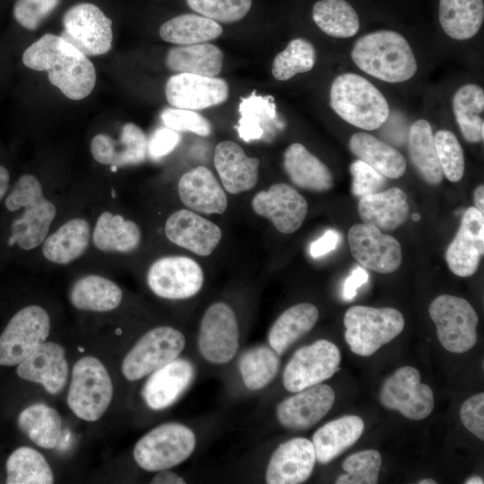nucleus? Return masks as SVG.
<instances>
[{
	"mask_svg": "<svg viewBox=\"0 0 484 484\" xmlns=\"http://www.w3.org/2000/svg\"><path fill=\"white\" fill-rule=\"evenodd\" d=\"M22 63L47 72L50 83L73 100L88 97L96 84L92 62L58 35H42L24 51Z\"/></svg>",
	"mask_w": 484,
	"mask_h": 484,
	"instance_id": "obj_1",
	"label": "nucleus"
},
{
	"mask_svg": "<svg viewBox=\"0 0 484 484\" xmlns=\"http://www.w3.org/2000/svg\"><path fill=\"white\" fill-rule=\"evenodd\" d=\"M5 208L21 213L10 226L9 246L24 251L39 247L56 220V203L45 194L41 181L33 174L22 175L4 200Z\"/></svg>",
	"mask_w": 484,
	"mask_h": 484,
	"instance_id": "obj_2",
	"label": "nucleus"
},
{
	"mask_svg": "<svg viewBox=\"0 0 484 484\" xmlns=\"http://www.w3.org/2000/svg\"><path fill=\"white\" fill-rule=\"evenodd\" d=\"M351 58L360 70L387 82H405L417 71L411 46L393 30H378L359 38Z\"/></svg>",
	"mask_w": 484,
	"mask_h": 484,
	"instance_id": "obj_3",
	"label": "nucleus"
},
{
	"mask_svg": "<svg viewBox=\"0 0 484 484\" xmlns=\"http://www.w3.org/2000/svg\"><path fill=\"white\" fill-rule=\"evenodd\" d=\"M330 105L343 120L368 131L379 128L390 113L381 91L364 77L351 73L334 79L330 91Z\"/></svg>",
	"mask_w": 484,
	"mask_h": 484,
	"instance_id": "obj_4",
	"label": "nucleus"
},
{
	"mask_svg": "<svg viewBox=\"0 0 484 484\" xmlns=\"http://www.w3.org/2000/svg\"><path fill=\"white\" fill-rule=\"evenodd\" d=\"M343 324L344 338L350 350L369 357L402 332L404 318L393 307L353 306L346 311Z\"/></svg>",
	"mask_w": 484,
	"mask_h": 484,
	"instance_id": "obj_5",
	"label": "nucleus"
},
{
	"mask_svg": "<svg viewBox=\"0 0 484 484\" xmlns=\"http://www.w3.org/2000/svg\"><path fill=\"white\" fill-rule=\"evenodd\" d=\"M113 397L109 374L97 358L86 356L73 366L67 394V404L78 418L86 421L99 419Z\"/></svg>",
	"mask_w": 484,
	"mask_h": 484,
	"instance_id": "obj_6",
	"label": "nucleus"
},
{
	"mask_svg": "<svg viewBox=\"0 0 484 484\" xmlns=\"http://www.w3.org/2000/svg\"><path fill=\"white\" fill-rule=\"evenodd\" d=\"M195 445V435L191 428L180 423H165L142 436L133 454L142 469L160 471L185 462Z\"/></svg>",
	"mask_w": 484,
	"mask_h": 484,
	"instance_id": "obj_7",
	"label": "nucleus"
},
{
	"mask_svg": "<svg viewBox=\"0 0 484 484\" xmlns=\"http://www.w3.org/2000/svg\"><path fill=\"white\" fill-rule=\"evenodd\" d=\"M430 318L441 345L453 353H464L477 341L479 316L464 298L443 294L429 305Z\"/></svg>",
	"mask_w": 484,
	"mask_h": 484,
	"instance_id": "obj_8",
	"label": "nucleus"
},
{
	"mask_svg": "<svg viewBox=\"0 0 484 484\" xmlns=\"http://www.w3.org/2000/svg\"><path fill=\"white\" fill-rule=\"evenodd\" d=\"M50 327L49 315L42 307L20 309L0 334V365L17 366L26 359L46 341Z\"/></svg>",
	"mask_w": 484,
	"mask_h": 484,
	"instance_id": "obj_9",
	"label": "nucleus"
},
{
	"mask_svg": "<svg viewBox=\"0 0 484 484\" xmlns=\"http://www.w3.org/2000/svg\"><path fill=\"white\" fill-rule=\"evenodd\" d=\"M62 24L59 36L86 56L104 55L112 48V21L92 3L72 5L64 13Z\"/></svg>",
	"mask_w": 484,
	"mask_h": 484,
	"instance_id": "obj_10",
	"label": "nucleus"
},
{
	"mask_svg": "<svg viewBox=\"0 0 484 484\" xmlns=\"http://www.w3.org/2000/svg\"><path fill=\"white\" fill-rule=\"evenodd\" d=\"M186 345L183 333L170 326H158L144 333L125 355L122 373L136 381L178 358Z\"/></svg>",
	"mask_w": 484,
	"mask_h": 484,
	"instance_id": "obj_11",
	"label": "nucleus"
},
{
	"mask_svg": "<svg viewBox=\"0 0 484 484\" xmlns=\"http://www.w3.org/2000/svg\"><path fill=\"white\" fill-rule=\"evenodd\" d=\"M146 283L157 297L169 300L186 299L203 288L201 265L185 255H164L155 259L146 272Z\"/></svg>",
	"mask_w": 484,
	"mask_h": 484,
	"instance_id": "obj_12",
	"label": "nucleus"
},
{
	"mask_svg": "<svg viewBox=\"0 0 484 484\" xmlns=\"http://www.w3.org/2000/svg\"><path fill=\"white\" fill-rule=\"evenodd\" d=\"M341 354L332 341L320 339L298 349L287 363L282 382L285 389L297 393L319 385L338 370Z\"/></svg>",
	"mask_w": 484,
	"mask_h": 484,
	"instance_id": "obj_13",
	"label": "nucleus"
},
{
	"mask_svg": "<svg viewBox=\"0 0 484 484\" xmlns=\"http://www.w3.org/2000/svg\"><path fill=\"white\" fill-rule=\"evenodd\" d=\"M418 369L411 366L398 368L380 387L379 401L386 409L399 411L412 420H421L434 409L432 389L420 383Z\"/></svg>",
	"mask_w": 484,
	"mask_h": 484,
	"instance_id": "obj_14",
	"label": "nucleus"
},
{
	"mask_svg": "<svg viewBox=\"0 0 484 484\" xmlns=\"http://www.w3.org/2000/svg\"><path fill=\"white\" fill-rule=\"evenodd\" d=\"M198 350L207 361L224 364L236 355L239 346V330L236 315L225 302H214L203 313L200 322Z\"/></svg>",
	"mask_w": 484,
	"mask_h": 484,
	"instance_id": "obj_15",
	"label": "nucleus"
},
{
	"mask_svg": "<svg viewBox=\"0 0 484 484\" xmlns=\"http://www.w3.org/2000/svg\"><path fill=\"white\" fill-rule=\"evenodd\" d=\"M348 242L352 256L366 269L391 273L402 264V247L398 240L375 226L353 225L348 232Z\"/></svg>",
	"mask_w": 484,
	"mask_h": 484,
	"instance_id": "obj_16",
	"label": "nucleus"
},
{
	"mask_svg": "<svg viewBox=\"0 0 484 484\" xmlns=\"http://www.w3.org/2000/svg\"><path fill=\"white\" fill-rule=\"evenodd\" d=\"M251 207L256 215L270 220L282 234L298 230L308 210L305 197L285 183H276L257 192L252 198Z\"/></svg>",
	"mask_w": 484,
	"mask_h": 484,
	"instance_id": "obj_17",
	"label": "nucleus"
},
{
	"mask_svg": "<svg viewBox=\"0 0 484 484\" xmlns=\"http://www.w3.org/2000/svg\"><path fill=\"white\" fill-rule=\"evenodd\" d=\"M168 240L199 256H208L219 246L222 232L214 222L187 208L173 212L164 223Z\"/></svg>",
	"mask_w": 484,
	"mask_h": 484,
	"instance_id": "obj_18",
	"label": "nucleus"
},
{
	"mask_svg": "<svg viewBox=\"0 0 484 484\" xmlns=\"http://www.w3.org/2000/svg\"><path fill=\"white\" fill-rule=\"evenodd\" d=\"M165 95L174 108L200 110L225 102L229 86L215 76L177 73L167 81Z\"/></svg>",
	"mask_w": 484,
	"mask_h": 484,
	"instance_id": "obj_19",
	"label": "nucleus"
},
{
	"mask_svg": "<svg viewBox=\"0 0 484 484\" xmlns=\"http://www.w3.org/2000/svg\"><path fill=\"white\" fill-rule=\"evenodd\" d=\"M147 144L145 133L137 125L126 123L117 139L108 134H97L91 141L90 151L95 161L116 171L143 162L148 156Z\"/></svg>",
	"mask_w": 484,
	"mask_h": 484,
	"instance_id": "obj_20",
	"label": "nucleus"
},
{
	"mask_svg": "<svg viewBox=\"0 0 484 484\" xmlns=\"http://www.w3.org/2000/svg\"><path fill=\"white\" fill-rule=\"evenodd\" d=\"M484 253V214L469 207L462 215L458 231L450 243L445 260L450 271L459 277L473 275Z\"/></svg>",
	"mask_w": 484,
	"mask_h": 484,
	"instance_id": "obj_21",
	"label": "nucleus"
},
{
	"mask_svg": "<svg viewBox=\"0 0 484 484\" xmlns=\"http://www.w3.org/2000/svg\"><path fill=\"white\" fill-rule=\"evenodd\" d=\"M334 401L335 393L331 386L315 385L281 402L276 408V416L280 424L288 429H307L330 411Z\"/></svg>",
	"mask_w": 484,
	"mask_h": 484,
	"instance_id": "obj_22",
	"label": "nucleus"
},
{
	"mask_svg": "<svg viewBox=\"0 0 484 484\" xmlns=\"http://www.w3.org/2000/svg\"><path fill=\"white\" fill-rule=\"evenodd\" d=\"M316 462L312 441L295 437L281 444L272 454L265 472L268 484H298L313 472Z\"/></svg>",
	"mask_w": 484,
	"mask_h": 484,
	"instance_id": "obj_23",
	"label": "nucleus"
},
{
	"mask_svg": "<svg viewBox=\"0 0 484 484\" xmlns=\"http://www.w3.org/2000/svg\"><path fill=\"white\" fill-rule=\"evenodd\" d=\"M177 194L186 208L200 214H222L228 207L226 191L204 166L191 169L181 176Z\"/></svg>",
	"mask_w": 484,
	"mask_h": 484,
	"instance_id": "obj_24",
	"label": "nucleus"
},
{
	"mask_svg": "<svg viewBox=\"0 0 484 484\" xmlns=\"http://www.w3.org/2000/svg\"><path fill=\"white\" fill-rule=\"evenodd\" d=\"M213 163L226 193L239 194L255 187L260 160L246 155L237 143L225 140L214 150Z\"/></svg>",
	"mask_w": 484,
	"mask_h": 484,
	"instance_id": "obj_25",
	"label": "nucleus"
},
{
	"mask_svg": "<svg viewBox=\"0 0 484 484\" xmlns=\"http://www.w3.org/2000/svg\"><path fill=\"white\" fill-rule=\"evenodd\" d=\"M143 242L141 227L133 220L112 210L102 211L91 228V245L107 255H129Z\"/></svg>",
	"mask_w": 484,
	"mask_h": 484,
	"instance_id": "obj_26",
	"label": "nucleus"
},
{
	"mask_svg": "<svg viewBox=\"0 0 484 484\" xmlns=\"http://www.w3.org/2000/svg\"><path fill=\"white\" fill-rule=\"evenodd\" d=\"M194 367L187 359H175L150 374L142 390L149 408L164 410L184 393L194 377Z\"/></svg>",
	"mask_w": 484,
	"mask_h": 484,
	"instance_id": "obj_27",
	"label": "nucleus"
},
{
	"mask_svg": "<svg viewBox=\"0 0 484 484\" xmlns=\"http://www.w3.org/2000/svg\"><path fill=\"white\" fill-rule=\"evenodd\" d=\"M16 371L21 378L40 384L50 394H57L68 378L65 351L58 343L45 341L18 365Z\"/></svg>",
	"mask_w": 484,
	"mask_h": 484,
	"instance_id": "obj_28",
	"label": "nucleus"
},
{
	"mask_svg": "<svg viewBox=\"0 0 484 484\" xmlns=\"http://www.w3.org/2000/svg\"><path fill=\"white\" fill-rule=\"evenodd\" d=\"M92 224L83 216L72 217L51 230L40 245L43 257L56 265H68L87 252Z\"/></svg>",
	"mask_w": 484,
	"mask_h": 484,
	"instance_id": "obj_29",
	"label": "nucleus"
},
{
	"mask_svg": "<svg viewBox=\"0 0 484 484\" xmlns=\"http://www.w3.org/2000/svg\"><path fill=\"white\" fill-rule=\"evenodd\" d=\"M358 211L363 223L392 231L407 220L410 207L406 194L391 187L359 198Z\"/></svg>",
	"mask_w": 484,
	"mask_h": 484,
	"instance_id": "obj_30",
	"label": "nucleus"
},
{
	"mask_svg": "<svg viewBox=\"0 0 484 484\" xmlns=\"http://www.w3.org/2000/svg\"><path fill=\"white\" fill-rule=\"evenodd\" d=\"M283 167L290 181L300 188L324 192L333 186L328 167L299 143H294L286 149Z\"/></svg>",
	"mask_w": 484,
	"mask_h": 484,
	"instance_id": "obj_31",
	"label": "nucleus"
},
{
	"mask_svg": "<svg viewBox=\"0 0 484 484\" xmlns=\"http://www.w3.org/2000/svg\"><path fill=\"white\" fill-rule=\"evenodd\" d=\"M68 297L73 307L78 310L109 312L120 306L123 291L112 280L89 273L73 282Z\"/></svg>",
	"mask_w": 484,
	"mask_h": 484,
	"instance_id": "obj_32",
	"label": "nucleus"
},
{
	"mask_svg": "<svg viewBox=\"0 0 484 484\" xmlns=\"http://www.w3.org/2000/svg\"><path fill=\"white\" fill-rule=\"evenodd\" d=\"M363 419L357 415H346L329 421L313 435L312 443L316 461L327 464L353 445L363 433Z\"/></svg>",
	"mask_w": 484,
	"mask_h": 484,
	"instance_id": "obj_33",
	"label": "nucleus"
},
{
	"mask_svg": "<svg viewBox=\"0 0 484 484\" xmlns=\"http://www.w3.org/2000/svg\"><path fill=\"white\" fill-rule=\"evenodd\" d=\"M319 317L318 308L311 303H298L287 308L275 320L268 333L270 347L282 355L292 344L310 332Z\"/></svg>",
	"mask_w": 484,
	"mask_h": 484,
	"instance_id": "obj_34",
	"label": "nucleus"
},
{
	"mask_svg": "<svg viewBox=\"0 0 484 484\" xmlns=\"http://www.w3.org/2000/svg\"><path fill=\"white\" fill-rule=\"evenodd\" d=\"M165 64L177 73L216 76L222 69L223 53L213 44L178 45L169 49Z\"/></svg>",
	"mask_w": 484,
	"mask_h": 484,
	"instance_id": "obj_35",
	"label": "nucleus"
},
{
	"mask_svg": "<svg viewBox=\"0 0 484 484\" xmlns=\"http://www.w3.org/2000/svg\"><path fill=\"white\" fill-rule=\"evenodd\" d=\"M350 150L380 174L389 178H399L405 173V158L393 147L372 134L359 132L350 139Z\"/></svg>",
	"mask_w": 484,
	"mask_h": 484,
	"instance_id": "obj_36",
	"label": "nucleus"
},
{
	"mask_svg": "<svg viewBox=\"0 0 484 484\" xmlns=\"http://www.w3.org/2000/svg\"><path fill=\"white\" fill-rule=\"evenodd\" d=\"M439 22L452 39L463 40L480 30L484 20L483 0H440Z\"/></svg>",
	"mask_w": 484,
	"mask_h": 484,
	"instance_id": "obj_37",
	"label": "nucleus"
},
{
	"mask_svg": "<svg viewBox=\"0 0 484 484\" xmlns=\"http://www.w3.org/2000/svg\"><path fill=\"white\" fill-rule=\"evenodd\" d=\"M238 130L245 141L260 139L264 133L283 125L272 96H261L255 91L241 98Z\"/></svg>",
	"mask_w": 484,
	"mask_h": 484,
	"instance_id": "obj_38",
	"label": "nucleus"
},
{
	"mask_svg": "<svg viewBox=\"0 0 484 484\" xmlns=\"http://www.w3.org/2000/svg\"><path fill=\"white\" fill-rule=\"evenodd\" d=\"M408 149L411 160L421 177L429 185H438L443 180L434 134L428 121L416 120L409 132Z\"/></svg>",
	"mask_w": 484,
	"mask_h": 484,
	"instance_id": "obj_39",
	"label": "nucleus"
},
{
	"mask_svg": "<svg viewBox=\"0 0 484 484\" xmlns=\"http://www.w3.org/2000/svg\"><path fill=\"white\" fill-rule=\"evenodd\" d=\"M159 33L166 42L192 45L217 39L222 33V27L205 16L184 13L165 22Z\"/></svg>",
	"mask_w": 484,
	"mask_h": 484,
	"instance_id": "obj_40",
	"label": "nucleus"
},
{
	"mask_svg": "<svg viewBox=\"0 0 484 484\" xmlns=\"http://www.w3.org/2000/svg\"><path fill=\"white\" fill-rule=\"evenodd\" d=\"M453 110L463 138L480 143L484 138V91L469 83L461 87L453 98Z\"/></svg>",
	"mask_w": 484,
	"mask_h": 484,
	"instance_id": "obj_41",
	"label": "nucleus"
},
{
	"mask_svg": "<svg viewBox=\"0 0 484 484\" xmlns=\"http://www.w3.org/2000/svg\"><path fill=\"white\" fill-rule=\"evenodd\" d=\"M19 428L37 445L51 449L61 436L62 419L52 407L44 403L32 404L18 416Z\"/></svg>",
	"mask_w": 484,
	"mask_h": 484,
	"instance_id": "obj_42",
	"label": "nucleus"
},
{
	"mask_svg": "<svg viewBox=\"0 0 484 484\" xmlns=\"http://www.w3.org/2000/svg\"><path fill=\"white\" fill-rule=\"evenodd\" d=\"M313 20L325 34L333 38H350L359 30V19L345 0H319L313 6Z\"/></svg>",
	"mask_w": 484,
	"mask_h": 484,
	"instance_id": "obj_43",
	"label": "nucleus"
},
{
	"mask_svg": "<svg viewBox=\"0 0 484 484\" xmlns=\"http://www.w3.org/2000/svg\"><path fill=\"white\" fill-rule=\"evenodd\" d=\"M7 484H51L53 471L45 457L37 450L22 446L6 462Z\"/></svg>",
	"mask_w": 484,
	"mask_h": 484,
	"instance_id": "obj_44",
	"label": "nucleus"
},
{
	"mask_svg": "<svg viewBox=\"0 0 484 484\" xmlns=\"http://www.w3.org/2000/svg\"><path fill=\"white\" fill-rule=\"evenodd\" d=\"M238 367L246 387L255 391L265 387L276 376L280 358L271 347L258 345L243 353Z\"/></svg>",
	"mask_w": 484,
	"mask_h": 484,
	"instance_id": "obj_45",
	"label": "nucleus"
},
{
	"mask_svg": "<svg viewBox=\"0 0 484 484\" xmlns=\"http://www.w3.org/2000/svg\"><path fill=\"white\" fill-rule=\"evenodd\" d=\"M315 57V49L310 41L294 39L274 57L272 73L278 81H287L297 73L312 70Z\"/></svg>",
	"mask_w": 484,
	"mask_h": 484,
	"instance_id": "obj_46",
	"label": "nucleus"
},
{
	"mask_svg": "<svg viewBox=\"0 0 484 484\" xmlns=\"http://www.w3.org/2000/svg\"><path fill=\"white\" fill-rule=\"evenodd\" d=\"M382 457L378 451L368 449L354 453L342 462L346 472L340 475L336 484H376L378 482Z\"/></svg>",
	"mask_w": 484,
	"mask_h": 484,
	"instance_id": "obj_47",
	"label": "nucleus"
},
{
	"mask_svg": "<svg viewBox=\"0 0 484 484\" xmlns=\"http://www.w3.org/2000/svg\"><path fill=\"white\" fill-rule=\"evenodd\" d=\"M434 140L443 175L451 182H459L464 174V154L458 139L448 130H439Z\"/></svg>",
	"mask_w": 484,
	"mask_h": 484,
	"instance_id": "obj_48",
	"label": "nucleus"
},
{
	"mask_svg": "<svg viewBox=\"0 0 484 484\" xmlns=\"http://www.w3.org/2000/svg\"><path fill=\"white\" fill-rule=\"evenodd\" d=\"M186 3L199 14L225 23L243 19L252 5V0H186Z\"/></svg>",
	"mask_w": 484,
	"mask_h": 484,
	"instance_id": "obj_49",
	"label": "nucleus"
},
{
	"mask_svg": "<svg viewBox=\"0 0 484 484\" xmlns=\"http://www.w3.org/2000/svg\"><path fill=\"white\" fill-rule=\"evenodd\" d=\"M160 118L165 126L177 132H190L200 136H208L212 133L208 119L194 110L167 108L162 110Z\"/></svg>",
	"mask_w": 484,
	"mask_h": 484,
	"instance_id": "obj_50",
	"label": "nucleus"
},
{
	"mask_svg": "<svg viewBox=\"0 0 484 484\" xmlns=\"http://www.w3.org/2000/svg\"><path fill=\"white\" fill-rule=\"evenodd\" d=\"M61 0H16L13 13L16 22L36 30L56 9Z\"/></svg>",
	"mask_w": 484,
	"mask_h": 484,
	"instance_id": "obj_51",
	"label": "nucleus"
},
{
	"mask_svg": "<svg viewBox=\"0 0 484 484\" xmlns=\"http://www.w3.org/2000/svg\"><path fill=\"white\" fill-rule=\"evenodd\" d=\"M350 171L352 176L351 191L359 198L379 192L386 184L385 176L360 160L350 165Z\"/></svg>",
	"mask_w": 484,
	"mask_h": 484,
	"instance_id": "obj_52",
	"label": "nucleus"
},
{
	"mask_svg": "<svg viewBox=\"0 0 484 484\" xmlns=\"http://www.w3.org/2000/svg\"><path fill=\"white\" fill-rule=\"evenodd\" d=\"M462 425L480 440H484V393L468 398L460 409Z\"/></svg>",
	"mask_w": 484,
	"mask_h": 484,
	"instance_id": "obj_53",
	"label": "nucleus"
},
{
	"mask_svg": "<svg viewBox=\"0 0 484 484\" xmlns=\"http://www.w3.org/2000/svg\"><path fill=\"white\" fill-rule=\"evenodd\" d=\"M179 132L167 126L157 128L149 137L147 154L153 160L160 159L169 154L179 143Z\"/></svg>",
	"mask_w": 484,
	"mask_h": 484,
	"instance_id": "obj_54",
	"label": "nucleus"
},
{
	"mask_svg": "<svg viewBox=\"0 0 484 484\" xmlns=\"http://www.w3.org/2000/svg\"><path fill=\"white\" fill-rule=\"evenodd\" d=\"M341 241V236L335 229H328L325 233L314 241L309 247L312 257L318 258L333 251Z\"/></svg>",
	"mask_w": 484,
	"mask_h": 484,
	"instance_id": "obj_55",
	"label": "nucleus"
},
{
	"mask_svg": "<svg viewBox=\"0 0 484 484\" xmlns=\"http://www.w3.org/2000/svg\"><path fill=\"white\" fill-rule=\"evenodd\" d=\"M368 280V274L364 267L357 266L354 268L346 279L343 286V298L346 300L352 299L356 294L357 290Z\"/></svg>",
	"mask_w": 484,
	"mask_h": 484,
	"instance_id": "obj_56",
	"label": "nucleus"
},
{
	"mask_svg": "<svg viewBox=\"0 0 484 484\" xmlns=\"http://www.w3.org/2000/svg\"><path fill=\"white\" fill-rule=\"evenodd\" d=\"M152 484H184L185 480L177 473L167 470L160 471L151 480Z\"/></svg>",
	"mask_w": 484,
	"mask_h": 484,
	"instance_id": "obj_57",
	"label": "nucleus"
},
{
	"mask_svg": "<svg viewBox=\"0 0 484 484\" xmlns=\"http://www.w3.org/2000/svg\"><path fill=\"white\" fill-rule=\"evenodd\" d=\"M10 184V174L7 169L3 166H0V202L9 190Z\"/></svg>",
	"mask_w": 484,
	"mask_h": 484,
	"instance_id": "obj_58",
	"label": "nucleus"
},
{
	"mask_svg": "<svg viewBox=\"0 0 484 484\" xmlns=\"http://www.w3.org/2000/svg\"><path fill=\"white\" fill-rule=\"evenodd\" d=\"M475 207L484 214V186L480 185L474 191Z\"/></svg>",
	"mask_w": 484,
	"mask_h": 484,
	"instance_id": "obj_59",
	"label": "nucleus"
},
{
	"mask_svg": "<svg viewBox=\"0 0 484 484\" xmlns=\"http://www.w3.org/2000/svg\"><path fill=\"white\" fill-rule=\"evenodd\" d=\"M465 484H483V479L479 476H471L464 481Z\"/></svg>",
	"mask_w": 484,
	"mask_h": 484,
	"instance_id": "obj_60",
	"label": "nucleus"
},
{
	"mask_svg": "<svg viewBox=\"0 0 484 484\" xmlns=\"http://www.w3.org/2000/svg\"><path fill=\"white\" fill-rule=\"evenodd\" d=\"M419 484H436V481L432 479H423L418 481Z\"/></svg>",
	"mask_w": 484,
	"mask_h": 484,
	"instance_id": "obj_61",
	"label": "nucleus"
},
{
	"mask_svg": "<svg viewBox=\"0 0 484 484\" xmlns=\"http://www.w3.org/2000/svg\"><path fill=\"white\" fill-rule=\"evenodd\" d=\"M412 219L413 220L418 221L420 219V215L419 213H414Z\"/></svg>",
	"mask_w": 484,
	"mask_h": 484,
	"instance_id": "obj_62",
	"label": "nucleus"
}]
</instances>
